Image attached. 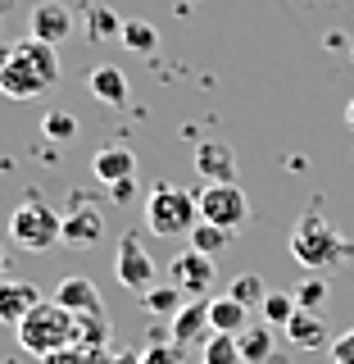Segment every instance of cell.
Instances as JSON below:
<instances>
[{"label": "cell", "instance_id": "2e32d148", "mask_svg": "<svg viewBox=\"0 0 354 364\" xmlns=\"http://www.w3.org/2000/svg\"><path fill=\"white\" fill-rule=\"evenodd\" d=\"M55 301L64 305V310H73V314H100L105 305H100V291H96V282L82 278V273H73V278H64L60 287H55Z\"/></svg>", "mask_w": 354, "mask_h": 364}, {"label": "cell", "instance_id": "484cf974", "mask_svg": "<svg viewBox=\"0 0 354 364\" xmlns=\"http://www.w3.org/2000/svg\"><path fill=\"white\" fill-rule=\"evenodd\" d=\"M118 41L128 46L132 55H150L155 46H159V32H155V23H141V18H128L123 23V32H118Z\"/></svg>", "mask_w": 354, "mask_h": 364}, {"label": "cell", "instance_id": "d4e9b609", "mask_svg": "<svg viewBox=\"0 0 354 364\" xmlns=\"http://www.w3.org/2000/svg\"><path fill=\"white\" fill-rule=\"evenodd\" d=\"M141 305H145L150 314H168V318H173L182 305H187V296H182L173 282H168V287H164V282H155L150 291H141Z\"/></svg>", "mask_w": 354, "mask_h": 364}, {"label": "cell", "instance_id": "cb8c5ba5", "mask_svg": "<svg viewBox=\"0 0 354 364\" xmlns=\"http://www.w3.org/2000/svg\"><path fill=\"white\" fill-rule=\"evenodd\" d=\"M41 136H45V141H55V146H68L77 136V119L68 109H45L41 114Z\"/></svg>", "mask_w": 354, "mask_h": 364}, {"label": "cell", "instance_id": "83f0119b", "mask_svg": "<svg viewBox=\"0 0 354 364\" xmlns=\"http://www.w3.org/2000/svg\"><path fill=\"white\" fill-rule=\"evenodd\" d=\"M227 296H232V301H241L245 310H250V305H264L268 287H264V278H259V273H241V278H232V287H227Z\"/></svg>", "mask_w": 354, "mask_h": 364}, {"label": "cell", "instance_id": "ac0fdd59", "mask_svg": "<svg viewBox=\"0 0 354 364\" xmlns=\"http://www.w3.org/2000/svg\"><path fill=\"white\" fill-rule=\"evenodd\" d=\"M209 328L214 333H241V328H250V310L241 301H232V296H214L209 301Z\"/></svg>", "mask_w": 354, "mask_h": 364}, {"label": "cell", "instance_id": "d6a6232c", "mask_svg": "<svg viewBox=\"0 0 354 364\" xmlns=\"http://www.w3.org/2000/svg\"><path fill=\"white\" fill-rule=\"evenodd\" d=\"M0 278H5V250H0Z\"/></svg>", "mask_w": 354, "mask_h": 364}, {"label": "cell", "instance_id": "4fadbf2b", "mask_svg": "<svg viewBox=\"0 0 354 364\" xmlns=\"http://www.w3.org/2000/svg\"><path fill=\"white\" fill-rule=\"evenodd\" d=\"M91 173H96L100 187H114V182H123V178H136V155H132V146H123V141L100 146V151L91 155Z\"/></svg>", "mask_w": 354, "mask_h": 364}, {"label": "cell", "instance_id": "4316f807", "mask_svg": "<svg viewBox=\"0 0 354 364\" xmlns=\"http://www.w3.org/2000/svg\"><path fill=\"white\" fill-rule=\"evenodd\" d=\"M295 310H300V305H295V296H291V291H268V296H264V305H259V314H264V323H268V328H287Z\"/></svg>", "mask_w": 354, "mask_h": 364}, {"label": "cell", "instance_id": "f546056e", "mask_svg": "<svg viewBox=\"0 0 354 364\" xmlns=\"http://www.w3.org/2000/svg\"><path fill=\"white\" fill-rule=\"evenodd\" d=\"M332 364H354V328L332 341Z\"/></svg>", "mask_w": 354, "mask_h": 364}, {"label": "cell", "instance_id": "ffe728a7", "mask_svg": "<svg viewBox=\"0 0 354 364\" xmlns=\"http://www.w3.org/2000/svg\"><path fill=\"white\" fill-rule=\"evenodd\" d=\"M200 364H245L236 333H209L200 346Z\"/></svg>", "mask_w": 354, "mask_h": 364}, {"label": "cell", "instance_id": "d6986e66", "mask_svg": "<svg viewBox=\"0 0 354 364\" xmlns=\"http://www.w3.org/2000/svg\"><path fill=\"white\" fill-rule=\"evenodd\" d=\"M236 341H241V360L245 364H268L272 360V328L268 323H250L236 333Z\"/></svg>", "mask_w": 354, "mask_h": 364}, {"label": "cell", "instance_id": "3957f363", "mask_svg": "<svg viewBox=\"0 0 354 364\" xmlns=\"http://www.w3.org/2000/svg\"><path fill=\"white\" fill-rule=\"evenodd\" d=\"M14 333H18V346L28 350V355L50 360V355H60V350L77 346V314L64 310V305L50 296V301H41L37 310L23 318Z\"/></svg>", "mask_w": 354, "mask_h": 364}, {"label": "cell", "instance_id": "ba28073f", "mask_svg": "<svg viewBox=\"0 0 354 364\" xmlns=\"http://www.w3.org/2000/svg\"><path fill=\"white\" fill-rule=\"evenodd\" d=\"M114 273H118V282L128 291H150L155 282H159V269H155V259H150V250H145V242L136 232H123V242H118V255H114Z\"/></svg>", "mask_w": 354, "mask_h": 364}, {"label": "cell", "instance_id": "7c38bea8", "mask_svg": "<svg viewBox=\"0 0 354 364\" xmlns=\"http://www.w3.org/2000/svg\"><path fill=\"white\" fill-rule=\"evenodd\" d=\"M41 301H45L41 287H32V282H23V278H0V323L18 328Z\"/></svg>", "mask_w": 354, "mask_h": 364}, {"label": "cell", "instance_id": "52a82bcc", "mask_svg": "<svg viewBox=\"0 0 354 364\" xmlns=\"http://www.w3.org/2000/svg\"><path fill=\"white\" fill-rule=\"evenodd\" d=\"M196 200H200V219L204 223L232 228V232L241 223H250V200H245V191L236 187V182H209Z\"/></svg>", "mask_w": 354, "mask_h": 364}, {"label": "cell", "instance_id": "836d02e7", "mask_svg": "<svg viewBox=\"0 0 354 364\" xmlns=\"http://www.w3.org/2000/svg\"><path fill=\"white\" fill-rule=\"evenodd\" d=\"M350 50H354V32H350Z\"/></svg>", "mask_w": 354, "mask_h": 364}, {"label": "cell", "instance_id": "8992f818", "mask_svg": "<svg viewBox=\"0 0 354 364\" xmlns=\"http://www.w3.org/2000/svg\"><path fill=\"white\" fill-rule=\"evenodd\" d=\"M214 278H219V264H214V255H200L196 246L177 250L173 264H168V282L187 296V301H204V296L214 291Z\"/></svg>", "mask_w": 354, "mask_h": 364}, {"label": "cell", "instance_id": "1f68e13d", "mask_svg": "<svg viewBox=\"0 0 354 364\" xmlns=\"http://www.w3.org/2000/svg\"><path fill=\"white\" fill-rule=\"evenodd\" d=\"M345 123H350V128H354V100H350V105H345Z\"/></svg>", "mask_w": 354, "mask_h": 364}, {"label": "cell", "instance_id": "8fae6325", "mask_svg": "<svg viewBox=\"0 0 354 364\" xmlns=\"http://www.w3.org/2000/svg\"><path fill=\"white\" fill-rule=\"evenodd\" d=\"M209 296L204 301H187L182 310L173 314V323H168V337H173V350H187V346H204V337H209Z\"/></svg>", "mask_w": 354, "mask_h": 364}, {"label": "cell", "instance_id": "4dcf8cb0", "mask_svg": "<svg viewBox=\"0 0 354 364\" xmlns=\"http://www.w3.org/2000/svg\"><path fill=\"white\" fill-rule=\"evenodd\" d=\"M105 191H109V200L128 205V200L136 196V178H123V182H114V187H105Z\"/></svg>", "mask_w": 354, "mask_h": 364}, {"label": "cell", "instance_id": "30bf717a", "mask_svg": "<svg viewBox=\"0 0 354 364\" xmlns=\"http://www.w3.org/2000/svg\"><path fill=\"white\" fill-rule=\"evenodd\" d=\"M73 23H77V14L64 5V0H37L32 14H28V37L60 46V41L73 37Z\"/></svg>", "mask_w": 354, "mask_h": 364}, {"label": "cell", "instance_id": "9c48e42d", "mask_svg": "<svg viewBox=\"0 0 354 364\" xmlns=\"http://www.w3.org/2000/svg\"><path fill=\"white\" fill-rule=\"evenodd\" d=\"M100 237H105V214H100L96 196L73 191V196H68V210H64V242L68 246H96Z\"/></svg>", "mask_w": 354, "mask_h": 364}, {"label": "cell", "instance_id": "e0dca14e", "mask_svg": "<svg viewBox=\"0 0 354 364\" xmlns=\"http://www.w3.org/2000/svg\"><path fill=\"white\" fill-rule=\"evenodd\" d=\"M287 341H291L295 350H323V346H327V323H323V314L295 310L291 323H287Z\"/></svg>", "mask_w": 354, "mask_h": 364}, {"label": "cell", "instance_id": "9a60e30c", "mask_svg": "<svg viewBox=\"0 0 354 364\" xmlns=\"http://www.w3.org/2000/svg\"><path fill=\"white\" fill-rule=\"evenodd\" d=\"M87 87H91V96H96L100 105H109V109H123V105L132 100V91H128V73H123L118 64H100V68H91Z\"/></svg>", "mask_w": 354, "mask_h": 364}, {"label": "cell", "instance_id": "603a6c76", "mask_svg": "<svg viewBox=\"0 0 354 364\" xmlns=\"http://www.w3.org/2000/svg\"><path fill=\"white\" fill-rule=\"evenodd\" d=\"M291 296H295V305H300V310L327 314V301H332V287H327V278H323V273H309V278H304V282H300V287H295Z\"/></svg>", "mask_w": 354, "mask_h": 364}, {"label": "cell", "instance_id": "5b68a950", "mask_svg": "<svg viewBox=\"0 0 354 364\" xmlns=\"http://www.w3.org/2000/svg\"><path fill=\"white\" fill-rule=\"evenodd\" d=\"M9 237L23 250H50L55 242H64V214L50 210L41 196H28L9 214Z\"/></svg>", "mask_w": 354, "mask_h": 364}, {"label": "cell", "instance_id": "44dd1931", "mask_svg": "<svg viewBox=\"0 0 354 364\" xmlns=\"http://www.w3.org/2000/svg\"><path fill=\"white\" fill-rule=\"evenodd\" d=\"M82 18H87V41H118L123 18L114 14V9H105V5H87Z\"/></svg>", "mask_w": 354, "mask_h": 364}, {"label": "cell", "instance_id": "277c9868", "mask_svg": "<svg viewBox=\"0 0 354 364\" xmlns=\"http://www.w3.org/2000/svg\"><path fill=\"white\" fill-rule=\"evenodd\" d=\"M196 223H200V200L191 191L173 187V182H159L145 196V228L155 237H191Z\"/></svg>", "mask_w": 354, "mask_h": 364}, {"label": "cell", "instance_id": "6da1fadb", "mask_svg": "<svg viewBox=\"0 0 354 364\" xmlns=\"http://www.w3.org/2000/svg\"><path fill=\"white\" fill-rule=\"evenodd\" d=\"M55 82H60V55H55L50 41L23 37L18 46L0 50V91H5L9 100L45 96Z\"/></svg>", "mask_w": 354, "mask_h": 364}, {"label": "cell", "instance_id": "7402d4cb", "mask_svg": "<svg viewBox=\"0 0 354 364\" xmlns=\"http://www.w3.org/2000/svg\"><path fill=\"white\" fill-rule=\"evenodd\" d=\"M191 246H196L200 255H214V259H219L223 250L232 246V228H219V223H204L200 219L196 228H191Z\"/></svg>", "mask_w": 354, "mask_h": 364}, {"label": "cell", "instance_id": "f1b7e54d", "mask_svg": "<svg viewBox=\"0 0 354 364\" xmlns=\"http://www.w3.org/2000/svg\"><path fill=\"white\" fill-rule=\"evenodd\" d=\"M109 337V314H77V346H100Z\"/></svg>", "mask_w": 354, "mask_h": 364}, {"label": "cell", "instance_id": "7a4b0ae2", "mask_svg": "<svg viewBox=\"0 0 354 364\" xmlns=\"http://www.w3.org/2000/svg\"><path fill=\"white\" fill-rule=\"evenodd\" d=\"M350 255H354V242H350V237H341V228L332 219H323L318 210H304L300 214V223H295V232H291V259L300 269L327 273V269L345 264Z\"/></svg>", "mask_w": 354, "mask_h": 364}, {"label": "cell", "instance_id": "5bb4252c", "mask_svg": "<svg viewBox=\"0 0 354 364\" xmlns=\"http://www.w3.org/2000/svg\"><path fill=\"white\" fill-rule=\"evenodd\" d=\"M191 164H196V173L204 182H236V155H232V146H223V141H200L196 155H191Z\"/></svg>", "mask_w": 354, "mask_h": 364}]
</instances>
